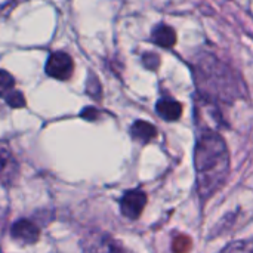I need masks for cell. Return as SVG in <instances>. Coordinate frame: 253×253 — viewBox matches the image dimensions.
Here are the masks:
<instances>
[{
    "label": "cell",
    "mask_w": 253,
    "mask_h": 253,
    "mask_svg": "<svg viewBox=\"0 0 253 253\" xmlns=\"http://www.w3.org/2000/svg\"><path fill=\"white\" fill-rule=\"evenodd\" d=\"M194 168L197 193L202 202H206L222 188L230 173L228 147L219 133L206 130L197 139L194 150Z\"/></svg>",
    "instance_id": "cell-1"
},
{
    "label": "cell",
    "mask_w": 253,
    "mask_h": 253,
    "mask_svg": "<svg viewBox=\"0 0 253 253\" xmlns=\"http://www.w3.org/2000/svg\"><path fill=\"white\" fill-rule=\"evenodd\" d=\"M156 111L157 114L166 120V122H175L181 117L182 114V105L175 101V99H170V98H163L157 102L156 105Z\"/></svg>",
    "instance_id": "cell-8"
},
{
    "label": "cell",
    "mask_w": 253,
    "mask_h": 253,
    "mask_svg": "<svg viewBox=\"0 0 253 253\" xmlns=\"http://www.w3.org/2000/svg\"><path fill=\"white\" fill-rule=\"evenodd\" d=\"M10 236L24 245H34L40 237V228L30 219H18L10 227Z\"/></svg>",
    "instance_id": "cell-7"
},
{
    "label": "cell",
    "mask_w": 253,
    "mask_h": 253,
    "mask_svg": "<svg viewBox=\"0 0 253 253\" xmlns=\"http://www.w3.org/2000/svg\"><path fill=\"white\" fill-rule=\"evenodd\" d=\"M190 248H191V242L188 237H178L173 243V251L176 253L188 252Z\"/></svg>",
    "instance_id": "cell-15"
},
{
    "label": "cell",
    "mask_w": 253,
    "mask_h": 253,
    "mask_svg": "<svg viewBox=\"0 0 253 253\" xmlns=\"http://www.w3.org/2000/svg\"><path fill=\"white\" fill-rule=\"evenodd\" d=\"M13 89H15L13 77L7 71L0 70V98H6V95H9Z\"/></svg>",
    "instance_id": "cell-11"
},
{
    "label": "cell",
    "mask_w": 253,
    "mask_h": 253,
    "mask_svg": "<svg viewBox=\"0 0 253 253\" xmlns=\"http://www.w3.org/2000/svg\"><path fill=\"white\" fill-rule=\"evenodd\" d=\"M87 93L92 96V98H99L101 96V84L98 82V79L95 76H89V80H87V87H86Z\"/></svg>",
    "instance_id": "cell-14"
},
{
    "label": "cell",
    "mask_w": 253,
    "mask_h": 253,
    "mask_svg": "<svg viewBox=\"0 0 253 253\" xmlns=\"http://www.w3.org/2000/svg\"><path fill=\"white\" fill-rule=\"evenodd\" d=\"M19 175V165L12 154V151L4 145L0 144V184L10 185Z\"/></svg>",
    "instance_id": "cell-6"
},
{
    "label": "cell",
    "mask_w": 253,
    "mask_h": 253,
    "mask_svg": "<svg viewBox=\"0 0 253 253\" xmlns=\"http://www.w3.org/2000/svg\"><path fill=\"white\" fill-rule=\"evenodd\" d=\"M206 59L196 68L197 83L200 90L205 92V96L209 99H222L231 101V98L240 95V82H234L231 77V70L216 59Z\"/></svg>",
    "instance_id": "cell-2"
},
{
    "label": "cell",
    "mask_w": 253,
    "mask_h": 253,
    "mask_svg": "<svg viewBox=\"0 0 253 253\" xmlns=\"http://www.w3.org/2000/svg\"><path fill=\"white\" fill-rule=\"evenodd\" d=\"M224 253H253V240H243V242H236Z\"/></svg>",
    "instance_id": "cell-13"
},
{
    "label": "cell",
    "mask_w": 253,
    "mask_h": 253,
    "mask_svg": "<svg viewBox=\"0 0 253 253\" xmlns=\"http://www.w3.org/2000/svg\"><path fill=\"white\" fill-rule=\"evenodd\" d=\"M130 135H132V138L135 141H138L141 144H147V142H150L151 139H154L157 136V129L148 122L138 120V122H135L132 125Z\"/></svg>",
    "instance_id": "cell-9"
},
{
    "label": "cell",
    "mask_w": 253,
    "mask_h": 253,
    "mask_svg": "<svg viewBox=\"0 0 253 253\" xmlns=\"http://www.w3.org/2000/svg\"><path fill=\"white\" fill-rule=\"evenodd\" d=\"M82 253H132L119 240L104 233H90L82 242Z\"/></svg>",
    "instance_id": "cell-3"
},
{
    "label": "cell",
    "mask_w": 253,
    "mask_h": 253,
    "mask_svg": "<svg viewBox=\"0 0 253 253\" xmlns=\"http://www.w3.org/2000/svg\"><path fill=\"white\" fill-rule=\"evenodd\" d=\"M151 40L162 46V47H172L175 43H176V34H175V30L169 25H159L153 30V34H151Z\"/></svg>",
    "instance_id": "cell-10"
},
{
    "label": "cell",
    "mask_w": 253,
    "mask_h": 253,
    "mask_svg": "<svg viewBox=\"0 0 253 253\" xmlns=\"http://www.w3.org/2000/svg\"><path fill=\"white\" fill-rule=\"evenodd\" d=\"M4 101H6V104H7L9 107H12V108H22V107H25V98H24V95H22L19 90H16V89H13L9 95H6Z\"/></svg>",
    "instance_id": "cell-12"
},
{
    "label": "cell",
    "mask_w": 253,
    "mask_h": 253,
    "mask_svg": "<svg viewBox=\"0 0 253 253\" xmlns=\"http://www.w3.org/2000/svg\"><path fill=\"white\" fill-rule=\"evenodd\" d=\"M142 62H144V65H145L147 68H150V70H156V68H157V65L160 64V59H159V56H157V55H154V53H147V55H144Z\"/></svg>",
    "instance_id": "cell-16"
},
{
    "label": "cell",
    "mask_w": 253,
    "mask_h": 253,
    "mask_svg": "<svg viewBox=\"0 0 253 253\" xmlns=\"http://www.w3.org/2000/svg\"><path fill=\"white\" fill-rule=\"evenodd\" d=\"M80 116L83 117V119H86V120H96L98 119V116H99V111L96 110V108H93V107H87V108H84L82 113H80Z\"/></svg>",
    "instance_id": "cell-17"
},
{
    "label": "cell",
    "mask_w": 253,
    "mask_h": 253,
    "mask_svg": "<svg viewBox=\"0 0 253 253\" xmlns=\"http://www.w3.org/2000/svg\"><path fill=\"white\" fill-rule=\"evenodd\" d=\"M147 194L142 190H129L120 199V212L127 219H138L147 205Z\"/></svg>",
    "instance_id": "cell-5"
},
{
    "label": "cell",
    "mask_w": 253,
    "mask_h": 253,
    "mask_svg": "<svg viewBox=\"0 0 253 253\" xmlns=\"http://www.w3.org/2000/svg\"><path fill=\"white\" fill-rule=\"evenodd\" d=\"M44 71L52 79H56L61 82L70 80L74 73V61L65 52H61V50L53 52L44 65Z\"/></svg>",
    "instance_id": "cell-4"
}]
</instances>
